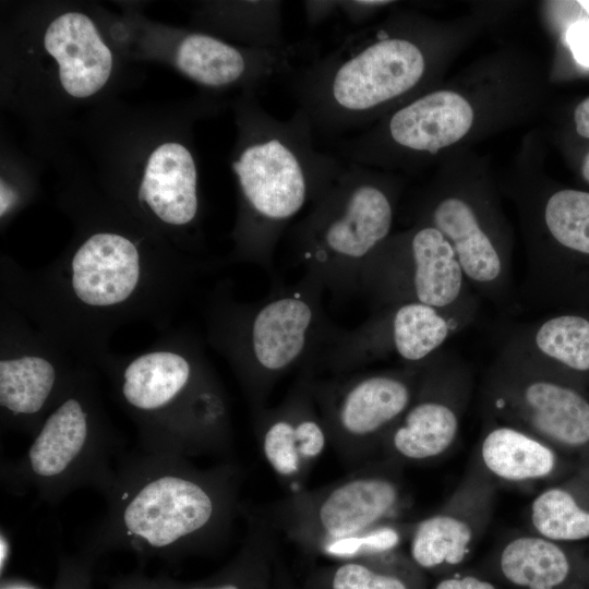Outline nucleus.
I'll return each mask as SVG.
<instances>
[{
  "mask_svg": "<svg viewBox=\"0 0 589 589\" xmlns=\"http://www.w3.org/2000/svg\"><path fill=\"white\" fill-rule=\"evenodd\" d=\"M242 479L241 468L229 460L200 468L178 455L124 453L85 552L132 550L172 557L217 549L242 514Z\"/></svg>",
  "mask_w": 589,
  "mask_h": 589,
  "instance_id": "obj_1",
  "label": "nucleus"
},
{
  "mask_svg": "<svg viewBox=\"0 0 589 589\" xmlns=\"http://www.w3.org/2000/svg\"><path fill=\"white\" fill-rule=\"evenodd\" d=\"M241 141L231 161L243 206V243L266 271L291 220L316 202L345 161L321 152L306 113L297 108L279 120L259 104L253 89L240 106Z\"/></svg>",
  "mask_w": 589,
  "mask_h": 589,
  "instance_id": "obj_2",
  "label": "nucleus"
},
{
  "mask_svg": "<svg viewBox=\"0 0 589 589\" xmlns=\"http://www.w3.org/2000/svg\"><path fill=\"white\" fill-rule=\"evenodd\" d=\"M421 46L384 25L349 33L285 81L311 122L316 142L356 134L389 104L419 86L426 73Z\"/></svg>",
  "mask_w": 589,
  "mask_h": 589,
  "instance_id": "obj_3",
  "label": "nucleus"
},
{
  "mask_svg": "<svg viewBox=\"0 0 589 589\" xmlns=\"http://www.w3.org/2000/svg\"><path fill=\"white\" fill-rule=\"evenodd\" d=\"M392 190L366 166L345 161L311 211L287 230L293 260L336 298L359 292L362 266L390 236Z\"/></svg>",
  "mask_w": 589,
  "mask_h": 589,
  "instance_id": "obj_4",
  "label": "nucleus"
},
{
  "mask_svg": "<svg viewBox=\"0 0 589 589\" xmlns=\"http://www.w3.org/2000/svg\"><path fill=\"white\" fill-rule=\"evenodd\" d=\"M402 466L387 459L366 462L325 486L291 492L261 515L276 531L308 553L396 521L406 506Z\"/></svg>",
  "mask_w": 589,
  "mask_h": 589,
  "instance_id": "obj_5",
  "label": "nucleus"
},
{
  "mask_svg": "<svg viewBox=\"0 0 589 589\" xmlns=\"http://www.w3.org/2000/svg\"><path fill=\"white\" fill-rule=\"evenodd\" d=\"M123 454L94 429L83 401L70 397L46 418L21 458L2 467V479L11 492H32L50 504L83 488L104 495Z\"/></svg>",
  "mask_w": 589,
  "mask_h": 589,
  "instance_id": "obj_6",
  "label": "nucleus"
},
{
  "mask_svg": "<svg viewBox=\"0 0 589 589\" xmlns=\"http://www.w3.org/2000/svg\"><path fill=\"white\" fill-rule=\"evenodd\" d=\"M322 284L308 274L290 286H274L247 327V385L255 409L275 384L296 368L309 370L338 330L322 303Z\"/></svg>",
  "mask_w": 589,
  "mask_h": 589,
  "instance_id": "obj_7",
  "label": "nucleus"
},
{
  "mask_svg": "<svg viewBox=\"0 0 589 589\" xmlns=\"http://www.w3.org/2000/svg\"><path fill=\"white\" fill-rule=\"evenodd\" d=\"M359 292L375 309L419 302L478 316L479 300L446 238L426 224L389 236L366 260Z\"/></svg>",
  "mask_w": 589,
  "mask_h": 589,
  "instance_id": "obj_8",
  "label": "nucleus"
},
{
  "mask_svg": "<svg viewBox=\"0 0 589 589\" xmlns=\"http://www.w3.org/2000/svg\"><path fill=\"white\" fill-rule=\"evenodd\" d=\"M482 410L589 464V397L577 383L497 354L483 381Z\"/></svg>",
  "mask_w": 589,
  "mask_h": 589,
  "instance_id": "obj_9",
  "label": "nucleus"
},
{
  "mask_svg": "<svg viewBox=\"0 0 589 589\" xmlns=\"http://www.w3.org/2000/svg\"><path fill=\"white\" fill-rule=\"evenodd\" d=\"M422 364L311 380L312 393L329 445L349 467H360L375 453L413 400Z\"/></svg>",
  "mask_w": 589,
  "mask_h": 589,
  "instance_id": "obj_10",
  "label": "nucleus"
},
{
  "mask_svg": "<svg viewBox=\"0 0 589 589\" xmlns=\"http://www.w3.org/2000/svg\"><path fill=\"white\" fill-rule=\"evenodd\" d=\"M476 318L419 302L375 309L356 328L339 327L310 370L313 374L325 370L341 375L392 357H397L402 364H422Z\"/></svg>",
  "mask_w": 589,
  "mask_h": 589,
  "instance_id": "obj_11",
  "label": "nucleus"
},
{
  "mask_svg": "<svg viewBox=\"0 0 589 589\" xmlns=\"http://www.w3.org/2000/svg\"><path fill=\"white\" fill-rule=\"evenodd\" d=\"M472 390L469 364L452 351L436 352L424 364L413 400L386 436L383 458L404 467L445 456L459 437Z\"/></svg>",
  "mask_w": 589,
  "mask_h": 589,
  "instance_id": "obj_12",
  "label": "nucleus"
},
{
  "mask_svg": "<svg viewBox=\"0 0 589 589\" xmlns=\"http://www.w3.org/2000/svg\"><path fill=\"white\" fill-rule=\"evenodd\" d=\"M498 483L472 455L441 508L411 525L409 557L425 574L454 573L469 558L493 517Z\"/></svg>",
  "mask_w": 589,
  "mask_h": 589,
  "instance_id": "obj_13",
  "label": "nucleus"
},
{
  "mask_svg": "<svg viewBox=\"0 0 589 589\" xmlns=\"http://www.w3.org/2000/svg\"><path fill=\"white\" fill-rule=\"evenodd\" d=\"M313 375L302 370L277 406L256 409L254 433L260 453L291 492L302 489L313 466L329 445L311 388Z\"/></svg>",
  "mask_w": 589,
  "mask_h": 589,
  "instance_id": "obj_14",
  "label": "nucleus"
},
{
  "mask_svg": "<svg viewBox=\"0 0 589 589\" xmlns=\"http://www.w3.org/2000/svg\"><path fill=\"white\" fill-rule=\"evenodd\" d=\"M486 568L491 578L517 589H589V549L530 531L503 540Z\"/></svg>",
  "mask_w": 589,
  "mask_h": 589,
  "instance_id": "obj_15",
  "label": "nucleus"
},
{
  "mask_svg": "<svg viewBox=\"0 0 589 589\" xmlns=\"http://www.w3.org/2000/svg\"><path fill=\"white\" fill-rule=\"evenodd\" d=\"M472 121L473 110L462 96L437 91L394 111L382 129L347 137L358 143L386 140L401 151L435 155L459 141L470 130Z\"/></svg>",
  "mask_w": 589,
  "mask_h": 589,
  "instance_id": "obj_16",
  "label": "nucleus"
},
{
  "mask_svg": "<svg viewBox=\"0 0 589 589\" xmlns=\"http://www.w3.org/2000/svg\"><path fill=\"white\" fill-rule=\"evenodd\" d=\"M498 356L575 382L573 376L589 373V318L561 313L519 325Z\"/></svg>",
  "mask_w": 589,
  "mask_h": 589,
  "instance_id": "obj_17",
  "label": "nucleus"
},
{
  "mask_svg": "<svg viewBox=\"0 0 589 589\" xmlns=\"http://www.w3.org/2000/svg\"><path fill=\"white\" fill-rule=\"evenodd\" d=\"M484 420L473 455L498 484L549 485L582 464L524 430L491 418Z\"/></svg>",
  "mask_w": 589,
  "mask_h": 589,
  "instance_id": "obj_18",
  "label": "nucleus"
},
{
  "mask_svg": "<svg viewBox=\"0 0 589 589\" xmlns=\"http://www.w3.org/2000/svg\"><path fill=\"white\" fill-rule=\"evenodd\" d=\"M44 45L59 65L63 89L76 98L88 97L108 81L112 55L93 21L83 13L68 12L48 26Z\"/></svg>",
  "mask_w": 589,
  "mask_h": 589,
  "instance_id": "obj_19",
  "label": "nucleus"
},
{
  "mask_svg": "<svg viewBox=\"0 0 589 589\" xmlns=\"http://www.w3.org/2000/svg\"><path fill=\"white\" fill-rule=\"evenodd\" d=\"M140 277L139 253L127 238L96 233L87 239L72 260V286L86 304L108 306L124 301Z\"/></svg>",
  "mask_w": 589,
  "mask_h": 589,
  "instance_id": "obj_20",
  "label": "nucleus"
},
{
  "mask_svg": "<svg viewBox=\"0 0 589 589\" xmlns=\"http://www.w3.org/2000/svg\"><path fill=\"white\" fill-rule=\"evenodd\" d=\"M542 220L548 240L554 247L532 251L528 256L519 293L527 304L548 280L563 254L589 259V193L573 189L553 193L545 202Z\"/></svg>",
  "mask_w": 589,
  "mask_h": 589,
  "instance_id": "obj_21",
  "label": "nucleus"
},
{
  "mask_svg": "<svg viewBox=\"0 0 589 589\" xmlns=\"http://www.w3.org/2000/svg\"><path fill=\"white\" fill-rule=\"evenodd\" d=\"M139 197L154 214L171 225H185L197 213V171L192 153L169 142L149 155Z\"/></svg>",
  "mask_w": 589,
  "mask_h": 589,
  "instance_id": "obj_22",
  "label": "nucleus"
},
{
  "mask_svg": "<svg viewBox=\"0 0 589 589\" xmlns=\"http://www.w3.org/2000/svg\"><path fill=\"white\" fill-rule=\"evenodd\" d=\"M529 531L575 543L589 539V464L539 491L527 509Z\"/></svg>",
  "mask_w": 589,
  "mask_h": 589,
  "instance_id": "obj_23",
  "label": "nucleus"
},
{
  "mask_svg": "<svg viewBox=\"0 0 589 589\" xmlns=\"http://www.w3.org/2000/svg\"><path fill=\"white\" fill-rule=\"evenodd\" d=\"M301 589H426V577L409 555L396 549L321 567Z\"/></svg>",
  "mask_w": 589,
  "mask_h": 589,
  "instance_id": "obj_24",
  "label": "nucleus"
},
{
  "mask_svg": "<svg viewBox=\"0 0 589 589\" xmlns=\"http://www.w3.org/2000/svg\"><path fill=\"white\" fill-rule=\"evenodd\" d=\"M247 533L236 556L204 582L176 589H273L279 558L276 531L259 514L242 507Z\"/></svg>",
  "mask_w": 589,
  "mask_h": 589,
  "instance_id": "obj_25",
  "label": "nucleus"
},
{
  "mask_svg": "<svg viewBox=\"0 0 589 589\" xmlns=\"http://www.w3.org/2000/svg\"><path fill=\"white\" fill-rule=\"evenodd\" d=\"M191 382L192 368L184 357L167 351L152 352L128 365L121 392L134 409L156 412L179 400Z\"/></svg>",
  "mask_w": 589,
  "mask_h": 589,
  "instance_id": "obj_26",
  "label": "nucleus"
},
{
  "mask_svg": "<svg viewBox=\"0 0 589 589\" xmlns=\"http://www.w3.org/2000/svg\"><path fill=\"white\" fill-rule=\"evenodd\" d=\"M56 384L53 365L39 357L0 362V405L13 416H36Z\"/></svg>",
  "mask_w": 589,
  "mask_h": 589,
  "instance_id": "obj_27",
  "label": "nucleus"
},
{
  "mask_svg": "<svg viewBox=\"0 0 589 589\" xmlns=\"http://www.w3.org/2000/svg\"><path fill=\"white\" fill-rule=\"evenodd\" d=\"M431 589H500L490 576L458 569L438 578Z\"/></svg>",
  "mask_w": 589,
  "mask_h": 589,
  "instance_id": "obj_28",
  "label": "nucleus"
},
{
  "mask_svg": "<svg viewBox=\"0 0 589 589\" xmlns=\"http://www.w3.org/2000/svg\"><path fill=\"white\" fill-rule=\"evenodd\" d=\"M565 41L575 61L581 67L589 68V20L572 23L565 33Z\"/></svg>",
  "mask_w": 589,
  "mask_h": 589,
  "instance_id": "obj_29",
  "label": "nucleus"
},
{
  "mask_svg": "<svg viewBox=\"0 0 589 589\" xmlns=\"http://www.w3.org/2000/svg\"><path fill=\"white\" fill-rule=\"evenodd\" d=\"M390 3L393 2L383 0H344L339 1L338 13L348 23L357 26V24L364 22L371 13Z\"/></svg>",
  "mask_w": 589,
  "mask_h": 589,
  "instance_id": "obj_30",
  "label": "nucleus"
},
{
  "mask_svg": "<svg viewBox=\"0 0 589 589\" xmlns=\"http://www.w3.org/2000/svg\"><path fill=\"white\" fill-rule=\"evenodd\" d=\"M304 15L310 28H314L339 12V1H303Z\"/></svg>",
  "mask_w": 589,
  "mask_h": 589,
  "instance_id": "obj_31",
  "label": "nucleus"
},
{
  "mask_svg": "<svg viewBox=\"0 0 589 589\" xmlns=\"http://www.w3.org/2000/svg\"><path fill=\"white\" fill-rule=\"evenodd\" d=\"M574 119L577 133L582 137L589 139V97L576 107Z\"/></svg>",
  "mask_w": 589,
  "mask_h": 589,
  "instance_id": "obj_32",
  "label": "nucleus"
},
{
  "mask_svg": "<svg viewBox=\"0 0 589 589\" xmlns=\"http://www.w3.org/2000/svg\"><path fill=\"white\" fill-rule=\"evenodd\" d=\"M273 589H297L280 561L277 566Z\"/></svg>",
  "mask_w": 589,
  "mask_h": 589,
  "instance_id": "obj_33",
  "label": "nucleus"
},
{
  "mask_svg": "<svg viewBox=\"0 0 589 589\" xmlns=\"http://www.w3.org/2000/svg\"><path fill=\"white\" fill-rule=\"evenodd\" d=\"M13 202V191L10 188L1 182V215L9 208Z\"/></svg>",
  "mask_w": 589,
  "mask_h": 589,
  "instance_id": "obj_34",
  "label": "nucleus"
},
{
  "mask_svg": "<svg viewBox=\"0 0 589 589\" xmlns=\"http://www.w3.org/2000/svg\"><path fill=\"white\" fill-rule=\"evenodd\" d=\"M1 555H0V568L1 572L5 565L7 558H8V552H9V540L3 531H1Z\"/></svg>",
  "mask_w": 589,
  "mask_h": 589,
  "instance_id": "obj_35",
  "label": "nucleus"
},
{
  "mask_svg": "<svg viewBox=\"0 0 589 589\" xmlns=\"http://www.w3.org/2000/svg\"><path fill=\"white\" fill-rule=\"evenodd\" d=\"M581 173L584 179L589 183V153L582 161Z\"/></svg>",
  "mask_w": 589,
  "mask_h": 589,
  "instance_id": "obj_36",
  "label": "nucleus"
},
{
  "mask_svg": "<svg viewBox=\"0 0 589 589\" xmlns=\"http://www.w3.org/2000/svg\"><path fill=\"white\" fill-rule=\"evenodd\" d=\"M578 3L589 13V0L578 1Z\"/></svg>",
  "mask_w": 589,
  "mask_h": 589,
  "instance_id": "obj_37",
  "label": "nucleus"
}]
</instances>
